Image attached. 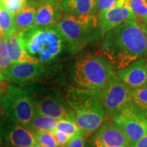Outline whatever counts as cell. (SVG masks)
I'll return each mask as SVG.
<instances>
[{"label": "cell", "mask_w": 147, "mask_h": 147, "mask_svg": "<svg viewBox=\"0 0 147 147\" xmlns=\"http://www.w3.org/2000/svg\"><path fill=\"white\" fill-rule=\"evenodd\" d=\"M16 35L24 50L38 63L49 65L70 54L68 43L55 25H33Z\"/></svg>", "instance_id": "obj_2"}, {"label": "cell", "mask_w": 147, "mask_h": 147, "mask_svg": "<svg viewBox=\"0 0 147 147\" xmlns=\"http://www.w3.org/2000/svg\"><path fill=\"white\" fill-rule=\"evenodd\" d=\"M65 100L72 110L76 125L84 134L93 133L100 127L105 117L100 90L70 87Z\"/></svg>", "instance_id": "obj_3"}, {"label": "cell", "mask_w": 147, "mask_h": 147, "mask_svg": "<svg viewBox=\"0 0 147 147\" xmlns=\"http://www.w3.org/2000/svg\"><path fill=\"white\" fill-rule=\"evenodd\" d=\"M119 0H97V14L102 13L115 6Z\"/></svg>", "instance_id": "obj_27"}, {"label": "cell", "mask_w": 147, "mask_h": 147, "mask_svg": "<svg viewBox=\"0 0 147 147\" xmlns=\"http://www.w3.org/2000/svg\"><path fill=\"white\" fill-rule=\"evenodd\" d=\"M57 122L58 120L57 119L42 115L35 110L34 117L27 129L33 132L42 131L51 132L56 129Z\"/></svg>", "instance_id": "obj_19"}, {"label": "cell", "mask_w": 147, "mask_h": 147, "mask_svg": "<svg viewBox=\"0 0 147 147\" xmlns=\"http://www.w3.org/2000/svg\"><path fill=\"white\" fill-rule=\"evenodd\" d=\"M61 67L59 65H49L34 63H12L2 73L7 81L14 84L27 86L48 81L60 71Z\"/></svg>", "instance_id": "obj_8"}, {"label": "cell", "mask_w": 147, "mask_h": 147, "mask_svg": "<svg viewBox=\"0 0 147 147\" xmlns=\"http://www.w3.org/2000/svg\"><path fill=\"white\" fill-rule=\"evenodd\" d=\"M3 103L7 117L14 123L27 128L35 113L34 102L29 93L15 84H7Z\"/></svg>", "instance_id": "obj_6"}, {"label": "cell", "mask_w": 147, "mask_h": 147, "mask_svg": "<svg viewBox=\"0 0 147 147\" xmlns=\"http://www.w3.org/2000/svg\"><path fill=\"white\" fill-rule=\"evenodd\" d=\"M4 87L2 84H0V115H1V111L3 110V95H4Z\"/></svg>", "instance_id": "obj_31"}, {"label": "cell", "mask_w": 147, "mask_h": 147, "mask_svg": "<svg viewBox=\"0 0 147 147\" xmlns=\"http://www.w3.org/2000/svg\"><path fill=\"white\" fill-rule=\"evenodd\" d=\"M4 40L8 48L9 56L12 60V63H38L34 59L26 53L23 49L21 44L17 38V35L14 34L12 36L5 37Z\"/></svg>", "instance_id": "obj_18"}, {"label": "cell", "mask_w": 147, "mask_h": 147, "mask_svg": "<svg viewBox=\"0 0 147 147\" xmlns=\"http://www.w3.org/2000/svg\"><path fill=\"white\" fill-rule=\"evenodd\" d=\"M63 14L61 0H38V12L34 25H56Z\"/></svg>", "instance_id": "obj_14"}, {"label": "cell", "mask_w": 147, "mask_h": 147, "mask_svg": "<svg viewBox=\"0 0 147 147\" xmlns=\"http://www.w3.org/2000/svg\"><path fill=\"white\" fill-rule=\"evenodd\" d=\"M129 107L137 115L147 118V86L131 90Z\"/></svg>", "instance_id": "obj_20"}, {"label": "cell", "mask_w": 147, "mask_h": 147, "mask_svg": "<svg viewBox=\"0 0 147 147\" xmlns=\"http://www.w3.org/2000/svg\"><path fill=\"white\" fill-rule=\"evenodd\" d=\"M5 138L13 147H32L37 143L32 132L18 125L11 126L7 129Z\"/></svg>", "instance_id": "obj_15"}, {"label": "cell", "mask_w": 147, "mask_h": 147, "mask_svg": "<svg viewBox=\"0 0 147 147\" xmlns=\"http://www.w3.org/2000/svg\"><path fill=\"white\" fill-rule=\"evenodd\" d=\"M27 92L32 97L36 111L57 120L76 123L72 110L57 89L38 87L32 90L30 88Z\"/></svg>", "instance_id": "obj_7"}, {"label": "cell", "mask_w": 147, "mask_h": 147, "mask_svg": "<svg viewBox=\"0 0 147 147\" xmlns=\"http://www.w3.org/2000/svg\"><path fill=\"white\" fill-rule=\"evenodd\" d=\"M123 129L130 140V144L137 142L147 133V118L140 117L129 106L113 118Z\"/></svg>", "instance_id": "obj_11"}, {"label": "cell", "mask_w": 147, "mask_h": 147, "mask_svg": "<svg viewBox=\"0 0 147 147\" xmlns=\"http://www.w3.org/2000/svg\"><path fill=\"white\" fill-rule=\"evenodd\" d=\"M129 6L135 14L137 21L147 24L146 0H125Z\"/></svg>", "instance_id": "obj_22"}, {"label": "cell", "mask_w": 147, "mask_h": 147, "mask_svg": "<svg viewBox=\"0 0 147 147\" xmlns=\"http://www.w3.org/2000/svg\"><path fill=\"white\" fill-rule=\"evenodd\" d=\"M2 40H3V37L1 36V34H0V43H1V42L2 41Z\"/></svg>", "instance_id": "obj_35"}, {"label": "cell", "mask_w": 147, "mask_h": 147, "mask_svg": "<svg viewBox=\"0 0 147 147\" xmlns=\"http://www.w3.org/2000/svg\"><path fill=\"white\" fill-rule=\"evenodd\" d=\"M97 0H61L64 13L74 16L96 14Z\"/></svg>", "instance_id": "obj_16"}, {"label": "cell", "mask_w": 147, "mask_h": 147, "mask_svg": "<svg viewBox=\"0 0 147 147\" xmlns=\"http://www.w3.org/2000/svg\"><path fill=\"white\" fill-rule=\"evenodd\" d=\"M38 0H30L15 15L16 34L34 25L38 12Z\"/></svg>", "instance_id": "obj_17"}, {"label": "cell", "mask_w": 147, "mask_h": 147, "mask_svg": "<svg viewBox=\"0 0 147 147\" xmlns=\"http://www.w3.org/2000/svg\"><path fill=\"white\" fill-rule=\"evenodd\" d=\"M146 58H147V56H146Z\"/></svg>", "instance_id": "obj_38"}, {"label": "cell", "mask_w": 147, "mask_h": 147, "mask_svg": "<svg viewBox=\"0 0 147 147\" xmlns=\"http://www.w3.org/2000/svg\"><path fill=\"white\" fill-rule=\"evenodd\" d=\"M29 1L30 0H3L0 2V6L16 15Z\"/></svg>", "instance_id": "obj_25"}, {"label": "cell", "mask_w": 147, "mask_h": 147, "mask_svg": "<svg viewBox=\"0 0 147 147\" xmlns=\"http://www.w3.org/2000/svg\"><path fill=\"white\" fill-rule=\"evenodd\" d=\"M0 147H1V145H0Z\"/></svg>", "instance_id": "obj_37"}, {"label": "cell", "mask_w": 147, "mask_h": 147, "mask_svg": "<svg viewBox=\"0 0 147 147\" xmlns=\"http://www.w3.org/2000/svg\"><path fill=\"white\" fill-rule=\"evenodd\" d=\"M4 80H5V78H4V76H3V73L1 72V71H0V84H1Z\"/></svg>", "instance_id": "obj_32"}, {"label": "cell", "mask_w": 147, "mask_h": 147, "mask_svg": "<svg viewBox=\"0 0 147 147\" xmlns=\"http://www.w3.org/2000/svg\"><path fill=\"white\" fill-rule=\"evenodd\" d=\"M100 51L117 69L124 68L147 56V33L136 19L128 21L103 37Z\"/></svg>", "instance_id": "obj_1"}, {"label": "cell", "mask_w": 147, "mask_h": 147, "mask_svg": "<svg viewBox=\"0 0 147 147\" xmlns=\"http://www.w3.org/2000/svg\"><path fill=\"white\" fill-rule=\"evenodd\" d=\"M102 38L121 24L136 20V16L125 0H119L115 6L106 12L96 14Z\"/></svg>", "instance_id": "obj_10"}, {"label": "cell", "mask_w": 147, "mask_h": 147, "mask_svg": "<svg viewBox=\"0 0 147 147\" xmlns=\"http://www.w3.org/2000/svg\"><path fill=\"white\" fill-rule=\"evenodd\" d=\"M56 130L64 132L72 138L78 134H84L76 123L67 120H58Z\"/></svg>", "instance_id": "obj_24"}, {"label": "cell", "mask_w": 147, "mask_h": 147, "mask_svg": "<svg viewBox=\"0 0 147 147\" xmlns=\"http://www.w3.org/2000/svg\"><path fill=\"white\" fill-rule=\"evenodd\" d=\"M129 147H147V133L137 142L130 144Z\"/></svg>", "instance_id": "obj_30"}, {"label": "cell", "mask_w": 147, "mask_h": 147, "mask_svg": "<svg viewBox=\"0 0 147 147\" xmlns=\"http://www.w3.org/2000/svg\"><path fill=\"white\" fill-rule=\"evenodd\" d=\"M32 147H42V146H41V145H40L39 144H38V143H36V144L33 145Z\"/></svg>", "instance_id": "obj_34"}, {"label": "cell", "mask_w": 147, "mask_h": 147, "mask_svg": "<svg viewBox=\"0 0 147 147\" xmlns=\"http://www.w3.org/2000/svg\"><path fill=\"white\" fill-rule=\"evenodd\" d=\"M101 102L106 118H114L129 106L131 90L129 89L116 75L100 90Z\"/></svg>", "instance_id": "obj_9"}, {"label": "cell", "mask_w": 147, "mask_h": 147, "mask_svg": "<svg viewBox=\"0 0 147 147\" xmlns=\"http://www.w3.org/2000/svg\"><path fill=\"white\" fill-rule=\"evenodd\" d=\"M84 134H80L73 137L65 147H84Z\"/></svg>", "instance_id": "obj_29"}, {"label": "cell", "mask_w": 147, "mask_h": 147, "mask_svg": "<svg viewBox=\"0 0 147 147\" xmlns=\"http://www.w3.org/2000/svg\"><path fill=\"white\" fill-rule=\"evenodd\" d=\"M117 68L104 55H87L75 61L71 78L77 87L102 90L117 75Z\"/></svg>", "instance_id": "obj_4"}, {"label": "cell", "mask_w": 147, "mask_h": 147, "mask_svg": "<svg viewBox=\"0 0 147 147\" xmlns=\"http://www.w3.org/2000/svg\"><path fill=\"white\" fill-rule=\"evenodd\" d=\"M12 63V60L8 54L7 45L3 39L0 43V71L2 72Z\"/></svg>", "instance_id": "obj_26"}, {"label": "cell", "mask_w": 147, "mask_h": 147, "mask_svg": "<svg viewBox=\"0 0 147 147\" xmlns=\"http://www.w3.org/2000/svg\"><path fill=\"white\" fill-rule=\"evenodd\" d=\"M51 133L53 134V136H54L58 145L60 147H65L67 143L69 142V140L72 138V137L69 136L64 132L58 131L56 129L51 131Z\"/></svg>", "instance_id": "obj_28"}, {"label": "cell", "mask_w": 147, "mask_h": 147, "mask_svg": "<svg viewBox=\"0 0 147 147\" xmlns=\"http://www.w3.org/2000/svg\"><path fill=\"white\" fill-rule=\"evenodd\" d=\"M15 15L0 6V34L3 38L16 34Z\"/></svg>", "instance_id": "obj_21"}, {"label": "cell", "mask_w": 147, "mask_h": 147, "mask_svg": "<svg viewBox=\"0 0 147 147\" xmlns=\"http://www.w3.org/2000/svg\"><path fill=\"white\" fill-rule=\"evenodd\" d=\"M33 136L36 142L42 147H60L50 131H35L33 132Z\"/></svg>", "instance_id": "obj_23"}, {"label": "cell", "mask_w": 147, "mask_h": 147, "mask_svg": "<svg viewBox=\"0 0 147 147\" xmlns=\"http://www.w3.org/2000/svg\"><path fill=\"white\" fill-rule=\"evenodd\" d=\"M3 1V0H0V2H1V1Z\"/></svg>", "instance_id": "obj_36"}, {"label": "cell", "mask_w": 147, "mask_h": 147, "mask_svg": "<svg viewBox=\"0 0 147 147\" xmlns=\"http://www.w3.org/2000/svg\"><path fill=\"white\" fill-rule=\"evenodd\" d=\"M117 76L129 89H140L147 86V58L138 59L124 68L118 69Z\"/></svg>", "instance_id": "obj_13"}, {"label": "cell", "mask_w": 147, "mask_h": 147, "mask_svg": "<svg viewBox=\"0 0 147 147\" xmlns=\"http://www.w3.org/2000/svg\"><path fill=\"white\" fill-rule=\"evenodd\" d=\"M146 1H147V0H146Z\"/></svg>", "instance_id": "obj_39"}, {"label": "cell", "mask_w": 147, "mask_h": 147, "mask_svg": "<svg viewBox=\"0 0 147 147\" xmlns=\"http://www.w3.org/2000/svg\"><path fill=\"white\" fill-rule=\"evenodd\" d=\"M141 24H142L143 27H144L145 31H146V33H147V24H144V23H141Z\"/></svg>", "instance_id": "obj_33"}, {"label": "cell", "mask_w": 147, "mask_h": 147, "mask_svg": "<svg viewBox=\"0 0 147 147\" xmlns=\"http://www.w3.org/2000/svg\"><path fill=\"white\" fill-rule=\"evenodd\" d=\"M96 147H129L125 132L113 119L101 127L95 138Z\"/></svg>", "instance_id": "obj_12"}, {"label": "cell", "mask_w": 147, "mask_h": 147, "mask_svg": "<svg viewBox=\"0 0 147 147\" xmlns=\"http://www.w3.org/2000/svg\"><path fill=\"white\" fill-rule=\"evenodd\" d=\"M55 25L68 43L71 55L102 38L96 14L74 16L64 13Z\"/></svg>", "instance_id": "obj_5"}]
</instances>
